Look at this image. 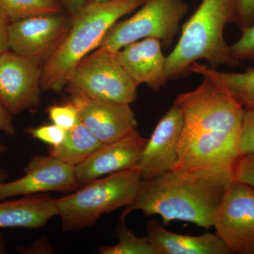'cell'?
<instances>
[{
  "mask_svg": "<svg viewBox=\"0 0 254 254\" xmlns=\"http://www.w3.org/2000/svg\"><path fill=\"white\" fill-rule=\"evenodd\" d=\"M175 103L183 111L184 125L174 171L228 186L241 156L243 107L207 77L195 89L177 95Z\"/></svg>",
  "mask_w": 254,
  "mask_h": 254,
  "instance_id": "1",
  "label": "cell"
},
{
  "mask_svg": "<svg viewBox=\"0 0 254 254\" xmlns=\"http://www.w3.org/2000/svg\"><path fill=\"white\" fill-rule=\"evenodd\" d=\"M226 187L206 179L168 172L143 180L136 198L121 216L141 210L146 216L160 215L165 225L182 220L208 230Z\"/></svg>",
  "mask_w": 254,
  "mask_h": 254,
  "instance_id": "2",
  "label": "cell"
},
{
  "mask_svg": "<svg viewBox=\"0 0 254 254\" xmlns=\"http://www.w3.org/2000/svg\"><path fill=\"white\" fill-rule=\"evenodd\" d=\"M237 16L238 0H202L182 26L178 43L166 57L168 81L187 75L190 66L199 60H205L213 68L240 65L224 38L225 26L236 24Z\"/></svg>",
  "mask_w": 254,
  "mask_h": 254,
  "instance_id": "3",
  "label": "cell"
},
{
  "mask_svg": "<svg viewBox=\"0 0 254 254\" xmlns=\"http://www.w3.org/2000/svg\"><path fill=\"white\" fill-rule=\"evenodd\" d=\"M145 0H110L86 5L71 15V28L63 44L43 66V91L60 92L73 68L99 48L120 18L137 10Z\"/></svg>",
  "mask_w": 254,
  "mask_h": 254,
  "instance_id": "4",
  "label": "cell"
},
{
  "mask_svg": "<svg viewBox=\"0 0 254 254\" xmlns=\"http://www.w3.org/2000/svg\"><path fill=\"white\" fill-rule=\"evenodd\" d=\"M143 178L138 168L95 179L71 194L55 199L64 232L91 227L104 214L131 205Z\"/></svg>",
  "mask_w": 254,
  "mask_h": 254,
  "instance_id": "5",
  "label": "cell"
},
{
  "mask_svg": "<svg viewBox=\"0 0 254 254\" xmlns=\"http://www.w3.org/2000/svg\"><path fill=\"white\" fill-rule=\"evenodd\" d=\"M185 0H145L131 17L119 21L105 35L98 49L116 53L124 47L147 38L171 46L188 11Z\"/></svg>",
  "mask_w": 254,
  "mask_h": 254,
  "instance_id": "6",
  "label": "cell"
},
{
  "mask_svg": "<svg viewBox=\"0 0 254 254\" xmlns=\"http://www.w3.org/2000/svg\"><path fill=\"white\" fill-rule=\"evenodd\" d=\"M66 86L71 95L129 105L136 100L138 87L115 53L99 49L76 65Z\"/></svg>",
  "mask_w": 254,
  "mask_h": 254,
  "instance_id": "7",
  "label": "cell"
},
{
  "mask_svg": "<svg viewBox=\"0 0 254 254\" xmlns=\"http://www.w3.org/2000/svg\"><path fill=\"white\" fill-rule=\"evenodd\" d=\"M71 24V15L63 13L10 22L9 50L43 68L63 44Z\"/></svg>",
  "mask_w": 254,
  "mask_h": 254,
  "instance_id": "8",
  "label": "cell"
},
{
  "mask_svg": "<svg viewBox=\"0 0 254 254\" xmlns=\"http://www.w3.org/2000/svg\"><path fill=\"white\" fill-rule=\"evenodd\" d=\"M213 227L232 253L254 254V190L252 187L237 181L227 186Z\"/></svg>",
  "mask_w": 254,
  "mask_h": 254,
  "instance_id": "9",
  "label": "cell"
},
{
  "mask_svg": "<svg viewBox=\"0 0 254 254\" xmlns=\"http://www.w3.org/2000/svg\"><path fill=\"white\" fill-rule=\"evenodd\" d=\"M43 68L12 51L0 56V101L12 115L40 105Z\"/></svg>",
  "mask_w": 254,
  "mask_h": 254,
  "instance_id": "10",
  "label": "cell"
},
{
  "mask_svg": "<svg viewBox=\"0 0 254 254\" xmlns=\"http://www.w3.org/2000/svg\"><path fill=\"white\" fill-rule=\"evenodd\" d=\"M24 173V176L18 180L0 184V200L50 191L69 193L80 186L75 167L50 155L32 157Z\"/></svg>",
  "mask_w": 254,
  "mask_h": 254,
  "instance_id": "11",
  "label": "cell"
},
{
  "mask_svg": "<svg viewBox=\"0 0 254 254\" xmlns=\"http://www.w3.org/2000/svg\"><path fill=\"white\" fill-rule=\"evenodd\" d=\"M184 113L177 103L164 115L142 153L137 168L143 180L174 171L178 163V144L183 128Z\"/></svg>",
  "mask_w": 254,
  "mask_h": 254,
  "instance_id": "12",
  "label": "cell"
},
{
  "mask_svg": "<svg viewBox=\"0 0 254 254\" xmlns=\"http://www.w3.org/2000/svg\"><path fill=\"white\" fill-rule=\"evenodd\" d=\"M70 101L77 108L80 122L101 143L117 141L137 129L136 117L129 104L78 95H71Z\"/></svg>",
  "mask_w": 254,
  "mask_h": 254,
  "instance_id": "13",
  "label": "cell"
},
{
  "mask_svg": "<svg viewBox=\"0 0 254 254\" xmlns=\"http://www.w3.org/2000/svg\"><path fill=\"white\" fill-rule=\"evenodd\" d=\"M147 140L136 129L120 139L103 143L83 163L75 167L80 185L123 170L137 168Z\"/></svg>",
  "mask_w": 254,
  "mask_h": 254,
  "instance_id": "14",
  "label": "cell"
},
{
  "mask_svg": "<svg viewBox=\"0 0 254 254\" xmlns=\"http://www.w3.org/2000/svg\"><path fill=\"white\" fill-rule=\"evenodd\" d=\"M162 47L160 40L147 38L130 43L115 53L137 86L145 84L159 91L168 81L165 73L166 57Z\"/></svg>",
  "mask_w": 254,
  "mask_h": 254,
  "instance_id": "15",
  "label": "cell"
},
{
  "mask_svg": "<svg viewBox=\"0 0 254 254\" xmlns=\"http://www.w3.org/2000/svg\"><path fill=\"white\" fill-rule=\"evenodd\" d=\"M147 237L158 254H228L231 251L216 235L189 236L168 231L156 220L148 222Z\"/></svg>",
  "mask_w": 254,
  "mask_h": 254,
  "instance_id": "16",
  "label": "cell"
},
{
  "mask_svg": "<svg viewBox=\"0 0 254 254\" xmlns=\"http://www.w3.org/2000/svg\"><path fill=\"white\" fill-rule=\"evenodd\" d=\"M58 216L55 198L48 195H25L20 199L0 202V228H41Z\"/></svg>",
  "mask_w": 254,
  "mask_h": 254,
  "instance_id": "17",
  "label": "cell"
},
{
  "mask_svg": "<svg viewBox=\"0 0 254 254\" xmlns=\"http://www.w3.org/2000/svg\"><path fill=\"white\" fill-rule=\"evenodd\" d=\"M103 144L80 122L66 131L63 143L50 147L49 155L63 163L76 167L83 163Z\"/></svg>",
  "mask_w": 254,
  "mask_h": 254,
  "instance_id": "18",
  "label": "cell"
},
{
  "mask_svg": "<svg viewBox=\"0 0 254 254\" xmlns=\"http://www.w3.org/2000/svg\"><path fill=\"white\" fill-rule=\"evenodd\" d=\"M190 73H197L218 82L244 108H254V68H247L244 73L222 72L195 63L190 66Z\"/></svg>",
  "mask_w": 254,
  "mask_h": 254,
  "instance_id": "19",
  "label": "cell"
},
{
  "mask_svg": "<svg viewBox=\"0 0 254 254\" xmlns=\"http://www.w3.org/2000/svg\"><path fill=\"white\" fill-rule=\"evenodd\" d=\"M0 8L10 22L40 15L60 14L64 11L58 0H0Z\"/></svg>",
  "mask_w": 254,
  "mask_h": 254,
  "instance_id": "20",
  "label": "cell"
},
{
  "mask_svg": "<svg viewBox=\"0 0 254 254\" xmlns=\"http://www.w3.org/2000/svg\"><path fill=\"white\" fill-rule=\"evenodd\" d=\"M115 237L118 243L113 246H102L99 248L101 254H158L148 237L136 236L127 227L125 218L120 217Z\"/></svg>",
  "mask_w": 254,
  "mask_h": 254,
  "instance_id": "21",
  "label": "cell"
},
{
  "mask_svg": "<svg viewBox=\"0 0 254 254\" xmlns=\"http://www.w3.org/2000/svg\"><path fill=\"white\" fill-rule=\"evenodd\" d=\"M48 115L53 124L66 131L80 123L77 108L71 101L66 104L53 105L48 109Z\"/></svg>",
  "mask_w": 254,
  "mask_h": 254,
  "instance_id": "22",
  "label": "cell"
},
{
  "mask_svg": "<svg viewBox=\"0 0 254 254\" xmlns=\"http://www.w3.org/2000/svg\"><path fill=\"white\" fill-rule=\"evenodd\" d=\"M244 109L240 137L241 155L254 153V107Z\"/></svg>",
  "mask_w": 254,
  "mask_h": 254,
  "instance_id": "23",
  "label": "cell"
},
{
  "mask_svg": "<svg viewBox=\"0 0 254 254\" xmlns=\"http://www.w3.org/2000/svg\"><path fill=\"white\" fill-rule=\"evenodd\" d=\"M242 33L240 39L230 46L232 56L240 62L254 60V23Z\"/></svg>",
  "mask_w": 254,
  "mask_h": 254,
  "instance_id": "24",
  "label": "cell"
},
{
  "mask_svg": "<svg viewBox=\"0 0 254 254\" xmlns=\"http://www.w3.org/2000/svg\"><path fill=\"white\" fill-rule=\"evenodd\" d=\"M26 133L32 138L40 140L50 146H57L63 143L66 131L54 124L49 125L30 128L27 129Z\"/></svg>",
  "mask_w": 254,
  "mask_h": 254,
  "instance_id": "25",
  "label": "cell"
},
{
  "mask_svg": "<svg viewBox=\"0 0 254 254\" xmlns=\"http://www.w3.org/2000/svg\"><path fill=\"white\" fill-rule=\"evenodd\" d=\"M234 181L254 187V153L241 155L234 171Z\"/></svg>",
  "mask_w": 254,
  "mask_h": 254,
  "instance_id": "26",
  "label": "cell"
},
{
  "mask_svg": "<svg viewBox=\"0 0 254 254\" xmlns=\"http://www.w3.org/2000/svg\"><path fill=\"white\" fill-rule=\"evenodd\" d=\"M254 23V0H238V16L236 25L241 31Z\"/></svg>",
  "mask_w": 254,
  "mask_h": 254,
  "instance_id": "27",
  "label": "cell"
},
{
  "mask_svg": "<svg viewBox=\"0 0 254 254\" xmlns=\"http://www.w3.org/2000/svg\"><path fill=\"white\" fill-rule=\"evenodd\" d=\"M10 21L0 8V56L9 50V26Z\"/></svg>",
  "mask_w": 254,
  "mask_h": 254,
  "instance_id": "28",
  "label": "cell"
},
{
  "mask_svg": "<svg viewBox=\"0 0 254 254\" xmlns=\"http://www.w3.org/2000/svg\"><path fill=\"white\" fill-rule=\"evenodd\" d=\"M11 115L12 114L0 101V131L4 132L8 136H14L15 128Z\"/></svg>",
  "mask_w": 254,
  "mask_h": 254,
  "instance_id": "29",
  "label": "cell"
},
{
  "mask_svg": "<svg viewBox=\"0 0 254 254\" xmlns=\"http://www.w3.org/2000/svg\"><path fill=\"white\" fill-rule=\"evenodd\" d=\"M64 9L67 10L68 14L72 15L86 5L93 2L110 1V0H58Z\"/></svg>",
  "mask_w": 254,
  "mask_h": 254,
  "instance_id": "30",
  "label": "cell"
},
{
  "mask_svg": "<svg viewBox=\"0 0 254 254\" xmlns=\"http://www.w3.org/2000/svg\"><path fill=\"white\" fill-rule=\"evenodd\" d=\"M8 174L5 170L0 169V184L6 182L7 180Z\"/></svg>",
  "mask_w": 254,
  "mask_h": 254,
  "instance_id": "31",
  "label": "cell"
},
{
  "mask_svg": "<svg viewBox=\"0 0 254 254\" xmlns=\"http://www.w3.org/2000/svg\"><path fill=\"white\" fill-rule=\"evenodd\" d=\"M6 149H7L6 147L3 143H0V160H1V155L6 151Z\"/></svg>",
  "mask_w": 254,
  "mask_h": 254,
  "instance_id": "32",
  "label": "cell"
},
{
  "mask_svg": "<svg viewBox=\"0 0 254 254\" xmlns=\"http://www.w3.org/2000/svg\"><path fill=\"white\" fill-rule=\"evenodd\" d=\"M4 242L0 238V254L4 253Z\"/></svg>",
  "mask_w": 254,
  "mask_h": 254,
  "instance_id": "33",
  "label": "cell"
}]
</instances>
